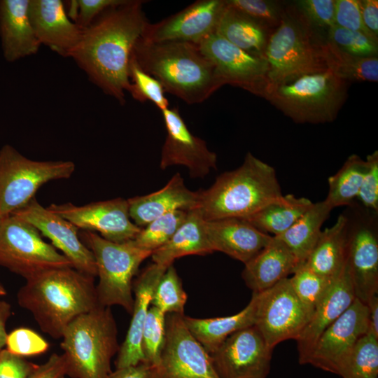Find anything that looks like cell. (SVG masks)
<instances>
[{
	"mask_svg": "<svg viewBox=\"0 0 378 378\" xmlns=\"http://www.w3.org/2000/svg\"><path fill=\"white\" fill-rule=\"evenodd\" d=\"M183 316L166 314L164 342L150 378H220L211 355L189 331Z\"/></svg>",
	"mask_w": 378,
	"mask_h": 378,
	"instance_id": "obj_12",
	"label": "cell"
},
{
	"mask_svg": "<svg viewBox=\"0 0 378 378\" xmlns=\"http://www.w3.org/2000/svg\"><path fill=\"white\" fill-rule=\"evenodd\" d=\"M165 316L158 308H149L141 337V351L145 362L158 364L165 334Z\"/></svg>",
	"mask_w": 378,
	"mask_h": 378,
	"instance_id": "obj_41",
	"label": "cell"
},
{
	"mask_svg": "<svg viewBox=\"0 0 378 378\" xmlns=\"http://www.w3.org/2000/svg\"><path fill=\"white\" fill-rule=\"evenodd\" d=\"M187 300L182 282L173 264L169 265L158 281L150 304L164 314H183Z\"/></svg>",
	"mask_w": 378,
	"mask_h": 378,
	"instance_id": "obj_37",
	"label": "cell"
},
{
	"mask_svg": "<svg viewBox=\"0 0 378 378\" xmlns=\"http://www.w3.org/2000/svg\"><path fill=\"white\" fill-rule=\"evenodd\" d=\"M327 69L346 81L377 82V57H359L349 54L330 41L320 43Z\"/></svg>",
	"mask_w": 378,
	"mask_h": 378,
	"instance_id": "obj_34",
	"label": "cell"
},
{
	"mask_svg": "<svg viewBox=\"0 0 378 378\" xmlns=\"http://www.w3.org/2000/svg\"><path fill=\"white\" fill-rule=\"evenodd\" d=\"M198 197V191L189 190L181 174L176 173L161 189L127 199L130 217L135 225L143 227L169 212L195 209Z\"/></svg>",
	"mask_w": 378,
	"mask_h": 378,
	"instance_id": "obj_25",
	"label": "cell"
},
{
	"mask_svg": "<svg viewBox=\"0 0 378 378\" xmlns=\"http://www.w3.org/2000/svg\"><path fill=\"white\" fill-rule=\"evenodd\" d=\"M292 274L289 278L291 286L312 317L333 279L316 274L305 263L300 265Z\"/></svg>",
	"mask_w": 378,
	"mask_h": 378,
	"instance_id": "obj_39",
	"label": "cell"
},
{
	"mask_svg": "<svg viewBox=\"0 0 378 378\" xmlns=\"http://www.w3.org/2000/svg\"><path fill=\"white\" fill-rule=\"evenodd\" d=\"M348 82L328 69L274 85L263 98L298 123L333 121L347 97Z\"/></svg>",
	"mask_w": 378,
	"mask_h": 378,
	"instance_id": "obj_6",
	"label": "cell"
},
{
	"mask_svg": "<svg viewBox=\"0 0 378 378\" xmlns=\"http://www.w3.org/2000/svg\"><path fill=\"white\" fill-rule=\"evenodd\" d=\"M11 214L33 225L71 261L74 268L87 275L97 276L94 255L81 241L79 229L71 222L43 206L35 197Z\"/></svg>",
	"mask_w": 378,
	"mask_h": 378,
	"instance_id": "obj_19",
	"label": "cell"
},
{
	"mask_svg": "<svg viewBox=\"0 0 378 378\" xmlns=\"http://www.w3.org/2000/svg\"><path fill=\"white\" fill-rule=\"evenodd\" d=\"M225 1L216 33L243 50L265 57L270 29Z\"/></svg>",
	"mask_w": 378,
	"mask_h": 378,
	"instance_id": "obj_31",
	"label": "cell"
},
{
	"mask_svg": "<svg viewBox=\"0 0 378 378\" xmlns=\"http://www.w3.org/2000/svg\"><path fill=\"white\" fill-rule=\"evenodd\" d=\"M68 372L64 355L53 354L48 360L37 368L27 378H63Z\"/></svg>",
	"mask_w": 378,
	"mask_h": 378,
	"instance_id": "obj_50",
	"label": "cell"
},
{
	"mask_svg": "<svg viewBox=\"0 0 378 378\" xmlns=\"http://www.w3.org/2000/svg\"><path fill=\"white\" fill-rule=\"evenodd\" d=\"M273 349L253 325L231 334L211 357L220 378H266Z\"/></svg>",
	"mask_w": 378,
	"mask_h": 378,
	"instance_id": "obj_15",
	"label": "cell"
},
{
	"mask_svg": "<svg viewBox=\"0 0 378 378\" xmlns=\"http://www.w3.org/2000/svg\"><path fill=\"white\" fill-rule=\"evenodd\" d=\"M167 267L153 262L143 270L133 281L132 316L125 339L118 353L116 368L145 362L141 351L143 328L154 290Z\"/></svg>",
	"mask_w": 378,
	"mask_h": 378,
	"instance_id": "obj_24",
	"label": "cell"
},
{
	"mask_svg": "<svg viewBox=\"0 0 378 378\" xmlns=\"http://www.w3.org/2000/svg\"><path fill=\"white\" fill-rule=\"evenodd\" d=\"M0 266L26 281L51 270L74 267L33 225L13 214L0 221Z\"/></svg>",
	"mask_w": 378,
	"mask_h": 378,
	"instance_id": "obj_10",
	"label": "cell"
},
{
	"mask_svg": "<svg viewBox=\"0 0 378 378\" xmlns=\"http://www.w3.org/2000/svg\"><path fill=\"white\" fill-rule=\"evenodd\" d=\"M204 222L197 209L188 211L186 219L171 239L152 253L153 262L169 266L181 257L213 253L206 234Z\"/></svg>",
	"mask_w": 378,
	"mask_h": 378,
	"instance_id": "obj_30",
	"label": "cell"
},
{
	"mask_svg": "<svg viewBox=\"0 0 378 378\" xmlns=\"http://www.w3.org/2000/svg\"><path fill=\"white\" fill-rule=\"evenodd\" d=\"M132 57L167 92L188 104H200L223 85L197 44L184 41L136 42Z\"/></svg>",
	"mask_w": 378,
	"mask_h": 378,
	"instance_id": "obj_3",
	"label": "cell"
},
{
	"mask_svg": "<svg viewBox=\"0 0 378 378\" xmlns=\"http://www.w3.org/2000/svg\"><path fill=\"white\" fill-rule=\"evenodd\" d=\"M366 169L357 200L363 206L378 212V152L367 156Z\"/></svg>",
	"mask_w": 378,
	"mask_h": 378,
	"instance_id": "obj_45",
	"label": "cell"
},
{
	"mask_svg": "<svg viewBox=\"0 0 378 378\" xmlns=\"http://www.w3.org/2000/svg\"><path fill=\"white\" fill-rule=\"evenodd\" d=\"M37 366L6 349L0 350V378H27Z\"/></svg>",
	"mask_w": 378,
	"mask_h": 378,
	"instance_id": "obj_48",
	"label": "cell"
},
{
	"mask_svg": "<svg viewBox=\"0 0 378 378\" xmlns=\"http://www.w3.org/2000/svg\"><path fill=\"white\" fill-rule=\"evenodd\" d=\"M29 18L41 45L70 57L79 43L83 29L71 20L60 0H29Z\"/></svg>",
	"mask_w": 378,
	"mask_h": 378,
	"instance_id": "obj_21",
	"label": "cell"
},
{
	"mask_svg": "<svg viewBox=\"0 0 378 378\" xmlns=\"http://www.w3.org/2000/svg\"><path fill=\"white\" fill-rule=\"evenodd\" d=\"M255 294V326L269 346L274 349L285 340H297L311 316L295 293L289 278Z\"/></svg>",
	"mask_w": 378,
	"mask_h": 378,
	"instance_id": "obj_13",
	"label": "cell"
},
{
	"mask_svg": "<svg viewBox=\"0 0 378 378\" xmlns=\"http://www.w3.org/2000/svg\"><path fill=\"white\" fill-rule=\"evenodd\" d=\"M332 209L325 200L313 203L287 231L276 237L291 251L298 267L308 258L319 237L321 227Z\"/></svg>",
	"mask_w": 378,
	"mask_h": 378,
	"instance_id": "obj_32",
	"label": "cell"
},
{
	"mask_svg": "<svg viewBox=\"0 0 378 378\" xmlns=\"http://www.w3.org/2000/svg\"><path fill=\"white\" fill-rule=\"evenodd\" d=\"M361 15L367 30L378 38V1L360 0Z\"/></svg>",
	"mask_w": 378,
	"mask_h": 378,
	"instance_id": "obj_51",
	"label": "cell"
},
{
	"mask_svg": "<svg viewBox=\"0 0 378 378\" xmlns=\"http://www.w3.org/2000/svg\"><path fill=\"white\" fill-rule=\"evenodd\" d=\"M197 45L214 64L223 85L238 87L262 97L268 85V65L265 57L243 50L217 33Z\"/></svg>",
	"mask_w": 378,
	"mask_h": 378,
	"instance_id": "obj_14",
	"label": "cell"
},
{
	"mask_svg": "<svg viewBox=\"0 0 378 378\" xmlns=\"http://www.w3.org/2000/svg\"><path fill=\"white\" fill-rule=\"evenodd\" d=\"M29 0H0V41L4 59L14 62L35 55L41 46L31 26Z\"/></svg>",
	"mask_w": 378,
	"mask_h": 378,
	"instance_id": "obj_26",
	"label": "cell"
},
{
	"mask_svg": "<svg viewBox=\"0 0 378 378\" xmlns=\"http://www.w3.org/2000/svg\"><path fill=\"white\" fill-rule=\"evenodd\" d=\"M75 164L70 160H34L6 144L0 149V216H8L35 197L43 184L69 178Z\"/></svg>",
	"mask_w": 378,
	"mask_h": 378,
	"instance_id": "obj_9",
	"label": "cell"
},
{
	"mask_svg": "<svg viewBox=\"0 0 378 378\" xmlns=\"http://www.w3.org/2000/svg\"><path fill=\"white\" fill-rule=\"evenodd\" d=\"M17 299L41 330L55 339H61L76 317L99 305L94 277L74 267L51 270L27 280Z\"/></svg>",
	"mask_w": 378,
	"mask_h": 378,
	"instance_id": "obj_2",
	"label": "cell"
},
{
	"mask_svg": "<svg viewBox=\"0 0 378 378\" xmlns=\"http://www.w3.org/2000/svg\"><path fill=\"white\" fill-rule=\"evenodd\" d=\"M205 232L214 251H220L246 263L272 241L265 234L243 218L205 220Z\"/></svg>",
	"mask_w": 378,
	"mask_h": 378,
	"instance_id": "obj_23",
	"label": "cell"
},
{
	"mask_svg": "<svg viewBox=\"0 0 378 378\" xmlns=\"http://www.w3.org/2000/svg\"><path fill=\"white\" fill-rule=\"evenodd\" d=\"M186 211H175L161 216L141 227L133 242L152 253L164 245L183 223Z\"/></svg>",
	"mask_w": 378,
	"mask_h": 378,
	"instance_id": "obj_38",
	"label": "cell"
},
{
	"mask_svg": "<svg viewBox=\"0 0 378 378\" xmlns=\"http://www.w3.org/2000/svg\"><path fill=\"white\" fill-rule=\"evenodd\" d=\"M151 365L141 362L135 365L116 368L111 372L108 378H150Z\"/></svg>",
	"mask_w": 378,
	"mask_h": 378,
	"instance_id": "obj_52",
	"label": "cell"
},
{
	"mask_svg": "<svg viewBox=\"0 0 378 378\" xmlns=\"http://www.w3.org/2000/svg\"><path fill=\"white\" fill-rule=\"evenodd\" d=\"M328 41L342 50L359 57H377V40L361 32L333 25L328 29Z\"/></svg>",
	"mask_w": 378,
	"mask_h": 378,
	"instance_id": "obj_42",
	"label": "cell"
},
{
	"mask_svg": "<svg viewBox=\"0 0 378 378\" xmlns=\"http://www.w3.org/2000/svg\"><path fill=\"white\" fill-rule=\"evenodd\" d=\"M11 307L8 302L0 300V350L6 345L7 332L6 324L10 315Z\"/></svg>",
	"mask_w": 378,
	"mask_h": 378,
	"instance_id": "obj_54",
	"label": "cell"
},
{
	"mask_svg": "<svg viewBox=\"0 0 378 378\" xmlns=\"http://www.w3.org/2000/svg\"><path fill=\"white\" fill-rule=\"evenodd\" d=\"M347 247V220L342 213L331 227L321 230L304 263L316 274L334 279L346 264Z\"/></svg>",
	"mask_w": 378,
	"mask_h": 378,
	"instance_id": "obj_28",
	"label": "cell"
},
{
	"mask_svg": "<svg viewBox=\"0 0 378 378\" xmlns=\"http://www.w3.org/2000/svg\"><path fill=\"white\" fill-rule=\"evenodd\" d=\"M298 5L310 24L328 29L335 25V0H301Z\"/></svg>",
	"mask_w": 378,
	"mask_h": 378,
	"instance_id": "obj_46",
	"label": "cell"
},
{
	"mask_svg": "<svg viewBox=\"0 0 378 378\" xmlns=\"http://www.w3.org/2000/svg\"><path fill=\"white\" fill-rule=\"evenodd\" d=\"M5 346L9 352L21 357L41 354L49 348L42 336L27 328H17L8 334Z\"/></svg>",
	"mask_w": 378,
	"mask_h": 378,
	"instance_id": "obj_43",
	"label": "cell"
},
{
	"mask_svg": "<svg viewBox=\"0 0 378 378\" xmlns=\"http://www.w3.org/2000/svg\"><path fill=\"white\" fill-rule=\"evenodd\" d=\"M365 169V160L353 154L328 178V192L325 200L332 209L350 206L357 200Z\"/></svg>",
	"mask_w": 378,
	"mask_h": 378,
	"instance_id": "obj_35",
	"label": "cell"
},
{
	"mask_svg": "<svg viewBox=\"0 0 378 378\" xmlns=\"http://www.w3.org/2000/svg\"><path fill=\"white\" fill-rule=\"evenodd\" d=\"M342 378H377L378 338L370 332L356 343L339 374Z\"/></svg>",
	"mask_w": 378,
	"mask_h": 378,
	"instance_id": "obj_36",
	"label": "cell"
},
{
	"mask_svg": "<svg viewBox=\"0 0 378 378\" xmlns=\"http://www.w3.org/2000/svg\"><path fill=\"white\" fill-rule=\"evenodd\" d=\"M125 0H78V13L76 23L83 29L107 9L120 5Z\"/></svg>",
	"mask_w": 378,
	"mask_h": 378,
	"instance_id": "obj_49",
	"label": "cell"
},
{
	"mask_svg": "<svg viewBox=\"0 0 378 378\" xmlns=\"http://www.w3.org/2000/svg\"><path fill=\"white\" fill-rule=\"evenodd\" d=\"M144 2L125 0L105 10L83 29L70 57L93 84L121 104L131 88L129 67L134 48L148 23Z\"/></svg>",
	"mask_w": 378,
	"mask_h": 378,
	"instance_id": "obj_1",
	"label": "cell"
},
{
	"mask_svg": "<svg viewBox=\"0 0 378 378\" xmlns=\"http://www.w3.org/2000/svg\"><path fill=\"white\" fill-rule=\"evenodd\" d=\"M310 24L301 14L284 11L265 50L268 85L327 69L319 42L314 41Z\"/></svg>",
	"mask_w": 378,
	"mask_h": 378,
	"instance_id": "obj_8",
	"label": "cell"
},
{
	"mask_svg": "<svg viewBox=\"0 0 378 378\" xmlns=\"http://www.w3.org/2000/svg\"><path fill=\"white\" fill-rule=\"evenodd\" d=\"M368 330L367 304L355 298L347 309L321 335L307 364L339 375L350 351Z\"/></svg>",
	"mask_w": 378,
	"mask_h": 378,
	"instance_id": "obj_17",
	"label": "cell"
},
{
	"mask_svg": "<svg viewBox=\"0 0 378 378\" xmlns=\"http://www.w3.org/2000/svg\"><path fill=\"white\" fill-rule=\"evenodd\" d=\"M7 292L4 286L0 283V296L6 295Z\"/></svg>",
	"mask_w": 378,
	"mask_h": 378,
	"instance_id": "obj_55",
	"label": "cell"
},
{
	"mask_svg": "<svg viewBox=\"0 0 378 378\" xmlns=\"http://www.w3.org/2000/svg\"><path fill=\"white\" fill-rule=\"evenodd\" d=\"M225 0H198L154 24L148 23L141 38L147 42L184 41L198 44L216 33Z\"/></svg>",
	"mask_w": 378,
	"mask_h": 378,
	"instance_id": "obj_20",
	"label": "cell"
},
{
	"mask_svg": "<svg viewBox=\"0 0 378 378\" xmlns=\"http://www.w3.org/2000/svg\"><path fill=\"white\" fill-rule=\"evenodd\" d=\"M198 193L195 209L205 220L245 218L283 196L275 169L249 152L238 168Z\"/></svg>",
	"mask_w": 378,
	"mask_h": 378,
	"instance_id": "obj_4",
	"label": "cell"
},
{
	"mask_svg": "<svg viewBox=\"0 0 378 378\" xmlns=\"http://www.w3.org/2000/svg\"><path fill=\"white\" fill-rule=\"evenodd\" d=\"M48 209L78 229L96 232L116 243L134 240L141 230L130 217L127 200L121 197L81 206L51 204Z\"/></svg>",
	"mask_w": 378,
	"mask_h": 378,
	"instance_id": "obj_16",
	"label": "cell"
},
{
	"mask_svg": "<svg viewBox=\"0 0 378 378\" xmlns=\"http://www.w3.org/2000/svg\"><path fill=\"white\" fill-rule=\"evenodd\" d=\"M335 25L361 32L377 40L363 24L360 0H335Z\"/></svg>",
	"mask_w": 378,
	"mask_h": 378,
	"instance_id": "obj_47",
	"label": "cell"
},
{
	"mask_svg": "<svg viewBox=\"0 0 378 378\" xmlns=\"http://www.w3.org/2000/svg\"><path fill=\"white\" fill-rule=\"evenodd\" d=\"M313 204L306 197L284 195L243 218L258 230L277 237L287 231Z\"/></svg>",
	"mask_w": 378,
	"mask_h": 378,
	"instance_id": "obj_33",
	"label": "cell"
},
{
	"mask_svg": "<svg viewBox=\"0 0 378 378\" xmlns=\"http://www.w3.org/2000/svg\"><path fill=\"white\" fill-rule=\"evenodd\" d=\"M167 132L162 148L160 167L181 165L186 167L192 178H203L216 169L217 155L211 151L206 143L189 130L178 107L161 111Z\"/></svg>",
	"mask_w": 378,
	"mask_h": 378,
	"instance_id": "obj_18",
	"label": "cell"
},
{
	"mask_svg": "<svg viewBox=\"0 0 378 378\" xmlns=\"http://www.w3.org/2000/svg\"><path fill=\"white\" fill-rule=\"evenodd\" d=\"M237 10L271 29L279 26L284 10L278 4L267 0H227Z\"/></svg>",
	"mask_w": 378,
	"mask_h": 378,
	"instance_id": "obj_44",
	"label": "cell"
},
{
	"mask_svg": "<svg viewBox=\"0 0 378 378\" xmlns=\"http://www.w3.org/2000/svg\"><path fill=\"white\" fill-rule=\"evenodd\" d=\"M343 214L347 220V268L356 298L367 304L378 292V212L355 201Z\"/></svg>",
	"mask_w": 378,
	"mask_h": 378,
	"instance_id": "obj_11",
	"label": "cell"
},
{
	"mask_svg": "<svg viewBox=\"0 0 378 378\" xmlns=\"http://www.w3.org/2000/svg\"><path fill=\"white\" fill-rule=\"evenodd\" d=\"M355 298L346 262L344 268L333 279L296 340L300 364H307L309 356L321 335L347 309Z\"/></svg>",
	"mask_w": 378,
	"mask_h": 378,
	"instance_id": "obj_22",
	"label": "cell"
},
{
	"mask_svg": "<svg viewBox=\"0 0 378 378\" xmlns=\"http://www.w3.org/2000/svg\"><path fill=\"white\" fill-rule=\"evenodd\" d=\"M60 344L74 378H108L118 353V328L111 307L98 305L71 321Z\"/></svg>",
	"mask_w": 378,
	"mask_h": 378,
	"instance_id": "obj_5",
	"label": "cell"
},
{
	"mask_svg": "<svg viewBox=\"0 0 378 378\" xmlns=\"http://www.w3.org/2000/svg\"><path fill=\"white\" fill-rule=\"evenodd\" d=\"M1 216H0V221H1Z\"/></svg>",
	"mask_w": 378,
	"mask_h": 378,
	"instance_id": "obj_56",
	"label": "cell"
},
{
	"mask_svg": "<svg viewBox=\"0 0 378 378\" xmlns=\"http://www.w3.org/2000/svg\"><path fill=\"white\" fill-rule=\"evenodd\" d=\"M256 306V294L253 293L249 303L235 314L209 318L184 315L183 321L189 331L211 355L231 334L255 325Z\"/></svg>",
	"mask_w": 378,
	"mask_h": 378,
	"instance_id": "obj_29",
	"label": "cell"
},
{
	"mask_svg": "<svg viewBox=\"0 0 378 378\" xmlns=\"http://www.w3.org/2000/svg\"><path fill=\"white\" fill-rule=\"evenodd\" d=\"M129 77L131 88L129 93L136 100L151 102L160 111L169 107L162 84L155 78L144 71L131 57Z\"/></svg>",
	"mask_w": 378,
	"mask_h": 378,
	"instance_id": "obj_40",
	"label": "cell"
},
{
	"mask_svg": "<svg viewBox=\"0 0 378 378\" xmlns=\"http://www.w3.org/2000/svg\"><path fill=\"white\" fill-rule=\"evenodd\" d=\"M368 311V330L378 338V296L373 295L367 302Z\"/></svg>",
	"mask_w": 378,
	"mask_h": 378,
	"instance_id": "obj_53",
	"label": "cell"
},
{
	"mask_svg": "<svg viewBox=\"0 0 378 378\" xmlns=\"http://www.w3.org/2000/svg\"><path fill=\"white\" fill-rule=\"evenodd\" d=\"M79 236L95 260L99 304L108 307L118 305L131 314L134 305L133 278L141 262L152 252L139 248L133 240L116 243L88 230H83Z\"/></svg>",
	"mask_w": 378,
	"mask_h": 378,
	"instance_id": "obj_7",
	"label": "cell"
},
{
	"mask_svg": "<svg viewBox=\"0 0 378 378\" xmlns=\"http://www.w3.org/2000/svg\"><path fill=\"white\" fill-rule=\"evenodd\" d=\"M244 265L241 276L255 293L274 286L288 278L298 267L291 251L276 237H273L269 244Z\"/></svg>",
	"mask_w": 378,
	"mask_h": 378,
	"instance_id": "obj_27",
	"label": "cell"
}]
</instances>
